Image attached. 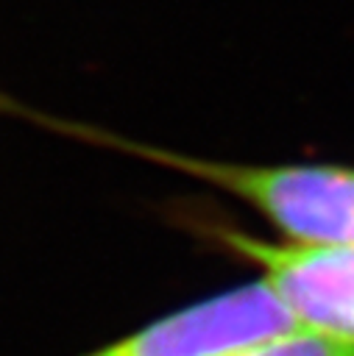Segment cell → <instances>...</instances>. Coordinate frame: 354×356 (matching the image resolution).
Returning a JSON list of instances; mask_svg holds the SVG:
<instances>
[{
  "instance_id": "1",
  "label": "cell",
  "mask_w": 354,
  "mask_h": 356,
  "mask_svg": "<svg viewBox=\"0 0 354 356\" xmlns=\"http://www.w3.org/2000/svg\"><path fill=\"white\" fill-rule=\"evenodd\" d=\"M0 111L59 136L117 150L164 170L217 186L259 211L284 242L315 248H354V167L337 164H231L145 145L100 125L45 114L0 92Z\"/></svg>"
},
{
  "instance_id": "2",
  "label": "cell",
  "mask_w": 354,
  "mask_h": 356,
  "mask_svg": "<svg viewBox=\"0 0 354 356\" xmlns=\"http://www.w3.org/2000/svg\"><path fill=\"white\" fill-rule=\"evenodd\" d=\"M307 328L265 281L231 286L84 356H223Z\"/></svg>"
},
{
  "instance_id": "3",
  "label": "cell",
  "mask_w": 354,
  "mask_h": 356,
  "mask_svg": "<svg viewBox=\"0 0 354 356\" xmlns=\"http://www.w3.org/2000/svg\"><path fill=\"white\" fill-rule=\"evenodd\" d=\"M201 222L209 239L256 264L259 278L279 292L307 328L354 342V248L270 242L220 220Z\"/></svg>"
},
{
  "instance_id": "4",
  "label": "cell",
  "mask_w": 354,
  "mask_h": 356,
  "mask_svg": "<svg viewBox=\"0 0 354 356\" xmlns=\"http://www.w3.org/2000/svg\"><path fill=\"white\" fill-rule=\"evenodd\" d=\"M223 356H354V342L323 334V331L301 328V331L282 334L240 350H229Z\"/></svg>"
}]
</instances>
